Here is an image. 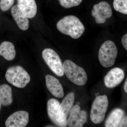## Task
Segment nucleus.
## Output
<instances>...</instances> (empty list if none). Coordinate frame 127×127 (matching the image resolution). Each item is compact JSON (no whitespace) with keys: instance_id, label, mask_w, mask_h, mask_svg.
<instances>
[{"instance_id":"nucleus-1","label":"nucleus","mask_w":127,"mask_h":127,"mask_svg":"<svg viewBox=\"0 0 127 127\" xmlns=\"http://www.w3.org/2000/svg\"><path fill=\"white\" fill-rule=\"evenodd\" d=\"M58 30L62 34L73 39L79 38L84 33L85 28L79 18L73 15L66 16L58 22Z\"/></svg>"},{"instance_id":"nucleus-2","label":"nucleus","mask_w":127,"mask_h":127,"mask_svg":"<svg viewBox=\"0 0 127 127\" xmlns=\"http://www.w3.org/2000/svg\"><path fill=\"white\" fill-rule=\"evenodd\" d=\"M63 67L67 77L73 83L79 86H84L86 83L87 76L83 68L69 60L64 62Z\"/></svg>"},{"instance_id":"nucleus-3","label":"nucleus","mask_w":127,"mask_h":127,"mask_svg":"<svg viewBox=\"0 0 127 127\" xmlns=\"http://www.w3.org/2000/svg\"><path fill=\"white\" fill-rule=\"evenodd\" d=\"M5 76L8 82L18 88H24L31 81L28 73L20 66L9 67Z\"/></svg>"},{"instance_id":"nucleus-4","label":"nucleus","mask_w":127,"mask_h":127,"mask_svg":"<svg viewBox=\"0 0 127 127\" xmlns=\"http://www.w3.org/2000/svg\"><path fill=\"white\" fill-rule=\"evenodd\" d=\"M118 55V50L115 43L107 40L103 43L98 53V59L101 65L104 67L113 65Z\"/></svg>"},{"instance_id":"nucleus-5","label":"nucleus","mask_w":127,"mask_h":127,"mask_svg":"<svg viewBox=\"0 0 127 127\" xmlns=\"http://www.w3.org/2000/svg\"><path fill=\"white\" fill-rule=\"evenodd\" d=\"M108 106V98L106 95L98 96L95 98L90 115L91 121L94 123L98 124L103 122Z\"/></svg>"},{"instance_id":"nucleus-6","label":"nucleus","mask_w":127,"mask_h":127,"mask_svg":"<svg viewBox=\"0 0 127 127\" xmlns=\"http://www.w3.org/2000/svg\"><path fill=\"white\" fill-rule=\"evenodd\" d=\"M44 61L50 69L59 77L64 75L63 64L59 56L54 50L51 48H46L42 52Z\"/></svg>"},{"instance_id":"nucleus-7","label":"nucleus","mask_w":127,"mask_h":127,"mask_svg":"<svg viewBox=\"0 0 127 127\" xmlns=\"http://www.w3.org/2000/svg\"><path fill=\"white\" fill-rule=\"evenodd\" d=\"M92 14L95 17L96 22L101 24L105 23L107 18L112 16V11L108 2L102 1L94 5Z\"/></svg>"},{"instance_id":"nucleus-8","label":"nucleus","mask_w":127,"mask_h":127,"mask_svg":"<svg viewBox=\"0 0 127 127\" xmlns=\"http://www.w3.org/2000/svg\"><path fill=\"white\" fill-rule=\"evenodd\" d=\"M75 101L74 93H70L64 98L59 105L57 112L56 119L57 122L62 123L67 118L72 108Z\"/></svg>"},{"instance_id":"nucleus-9","label":"nucleus","mask_w":127,"mask_h":127,"mask_svg":"<svg viewBox=\"0 0 127 127\" xmlns=\"http://www.w3.org/2000/svg\"><path fill=\"white\" fill-rule=\"evenodd\" d=\"M67 120L70 127H82L87 122V114L86 111L81 110L78 105L72 107Z\"/></svg>"},{"instance_id":"nucleus-10","label":"nucleus","mask_w":127,"mask_h":127,"mask_svg":"<svg viewBox=\"0 0 127 127\" xmlns=\"http://www.w3.org/2000/svg\"><path fill=\"white\" fill-rule=\"evenodd\" d=\"M29 120V114L27 111H17L11 114L5 123L6 127H25Z\"/></svg>"},{"instance_id":"nucleus-11","label":"nucleus","mask_w":127,"mask_h":127,"mask_svg":"<svg viewBox=\"0 0 127 127\" xmlns=\"http://www.w3.org/2000/svg\"><path fill=\"white\" fill-rule=\"evenodd\" d=\"M124 77L125 74L122 69L119 67L113 68L105 76V86L108 88H113L120 84Z\"/></svg>"},{"instance_id":"nucleus-12","label":"nucleus","mask_w":127,"mask_h":127,"mask_svg":"<svg viewBox=\"0 0 127 127\" xmlns=\"http://www.w3.org/2000/svg\"><path fill=\"white\" fill-rule=\"evenodd\" d=\"M45 80L47 88L53 96L59 98L63 97V87L58 79L51 75H47L46 76Z\"/></svg>"},{"instance_id":"nucleus-13","label":"nucleus","mask_w":127,"mask_h":127,"mask_svg":"<svg viewBox=\"0 0 127 127\" xmlns=\"http://www.w3.org/2000/svg\"><path fill=\"white\" fill-rule=\"evenodd\" d=\"M11 12L19 28L23 31L28 30L29 27L28 18L18 4L12 7Z\"/></svg>"},{"instance_id":"nucleus-14","label":"nucleus","mask_w":127,"mask_h":127,"mask_svg":"<svg viewBox=\"0 0 127 127\" xmlns=\"http://www.w3.org/2000/svg\"><path fill=\"white\" fill-rule=\"evenodd\" d=\"M59 105L60 103L56 99L51 98L48 100L47 103L48 114L50 119L57 126L66 127L67 124V119L62 123L58 122L56 119V116Z\"/></svg>"},{"instance_id":"nucleus-15","label":"nucleus","mask_w":127,"mask_h":127,"mask_svg":"<svg viewBox=\"0 0 127 127\" xmlns=\"http://www.w3.org/2000/svg\"><path fill=\"white\" fill-rule=\"evenodd\" d=\"M17 2L28 18H32L35 17L37 11L35 0H17Z\"/></svg>"},{"instance_id":"nucleus-16","label":"nucleus","mask_w":127,"mask_h":127,"mask_svg":"<svg viewBox=\"0 0 127 127\" xmlns=\"http://www.w3.org/2000/svg\"><path fill=\"white\" fill-rule=\"evenodd\" d=\"M16 51L13 43L9 41H4L0 46V56L6 60H13L16 56Z\"/></svg>"},{"instance_id":"nucleus-17","label":"nucleus","mask_w":127,"mask_h":127,"mask_svg":"<svg viewBox=\"0 0 127 127\" xmlns=\"http://www.w3.org/2000/svg\"><path fill=\"white\" fill-rule=\"evenodd\" d=\"M122 109L117 108L114 109L110 114L105 123L106 127H119L124 116Z\"/></svg>"},{"instance_id":"nucleus-18","label":"nucleus","mask_w":127,"mask_h":127,"mask_svg":"<svg viewBox=\"0 0 127 127\" xmlns=\"http://www.w3.org/2000/svg\"><path fill=\"white\" fill-rule=\"evenodd\" d=\"M12 102L11 88L6 84L0 86V102L1 105L7 106L11 104Z\"/></svg>"},{"instance_id":"nucleus-19","label":"nucleus","mask_w":127,"mask_h":127,"mask_svg":"<svg viewBox=\"0 0 127 127\" xmlns=\"http://www.w3.org/2000/svg\"><path fill=\"white\" fill-rule=\"evenodd\" d=\"M113 7L117 11L127 14V0H114Z\"/></svg>"},{"instance_id":"nucleus-20","label":"nucleus","mask_w":127,"mask_h":127,"mask_svg":"<svg viewBox=\"0 0 127 127\" xmlns=\"http://www.w3.org/2000/svg\"><path fill=\"white\" fill-rule=\"evenodd\" d=\"M60 5L65 8H71L79 5L82 0H59Z\"/></svg>"},{"instance_id":"nucleus-21","label":"nucleus","mask_w":127,"mask_h":127,"mask_svg":"<svg viewBox=\"0 0 127 127\" xmlns=\"http://www.w3.org/2000/svg\"><path fill=\"white\" fill-rule=\"evenodd\" d=\"M15 0H1L0 8L3 11H7L14 5Z\"/></svg>"},{"instance_id":"nucleus-22","label":"nucleus","mask_w":127,"mask_h":127,"mask_svg":"<svg viewBox=\"0 0 127 127\" xmlns=\"http://www.w3.org/2000/svg\"><path fill=\"white\" fill-rule=\"evenodd\" d=\"M122 43L125 50H127V34H126L122 37Z\"/></svg>"},{"instance_id":"nucleus-23","label":"nucleus","mask_w":127,"mask_h":127,"mask_svg":"<svg viewBox=\"0 0 127 127\" xmlns=\"http://www.w3.org/2000/svg\"><path fill=\"white\" fill-rule=\"evenodd\" d=\"M119 127H127V117L123 119Z\"/></svg>"},{"instance_id":"nucleus-24","label":"nucleus","mask_w":127,"mask_h":127,"mask_svg":"<svg viewBox=\"0 0 127 127\" xmlns=\"http://www.w3.org/2000/svg\"><path fill=\"white\" fill-rule=\"evenodd\" d=\"M127 78H126L125 81V84H124V89L126 93H127Z\"/></svg>"},{"instance_id":"nucleus-25","label":"nucleus","mask_w":127,"mask_h":127,"mask_svg":"<svg viewBox=\"0 0 127 127\" xmlns=\"http://www.w3.org/2000/svg\"><path fill=\"white\" fill-rule=\"evenodd\" d=\"M1 104L0 102V111L1 107Z\"/></svg>"}]
</instances>
